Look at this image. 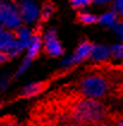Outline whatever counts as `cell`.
<instances>
[{
	"label": "cell",
	"instance_id": "6da1fadb",
	"mask_svg": "<svg viewBox=\"0 0 123 126\" xmlns=\"http://www.w3.org/2000/svg\"><path fill=\"white\" fill-rule=\"evenodd\" d=\"M106 108L96 98L81 97L71 107V118L80 125H96L104 120Z\"/></svg>",
	"mask_w": 123,
	"mask_h": 126
},
{
	"label": "cell",
	"instance_id": "7a4b0ae2",
	"mask_svg": "<svg viewBox=\"0 0 123 126\" xmlns=\"http://www.w3.org/2000/svg\"><path fill=\"white\" fill-rule=\"evenodd\" d=\"M110 90V83L109 80L99 75V73H92L81 79L80 82V91L85 97L90 98H100L104 97Z\"/></svg>",
	"mask_w": 123,
	"mask_h": 126
},
{
	"label": "cell",
	"instance_id": "3957f363",
	"mask_svg": "<svg viewBox=\"0 0 123 126\" xmlns=\"http://www.w3.org/2000/svg\"><path fill=\"white\" fill-rule=\"evenodd\" d=\"M22 17L19 9L10 2H2L0 6V24L9 30H17L22 27Z\"/></svg>",
	"mask_w": 123,
	"mask_h": 126
},
{
	"label": "cell",
	"instance_id": "277c9868",
	"mask_svg": "<svg viewBox=\"0 0 123 126\" xmlns=\"http://www.w3.org/2000/svg\"><path fill=\"white\" fill-rule=\"evenodd\" d=\"M43 45H44V52L47 53L49 57H60L65 52L61 42L57 39L56 31L54 29L49 30L47 34L44 35Z\"/></svg>",
	"mask_w": 123,
	"mask_h": 126
},
{
	"label": "cell",
	"instance_id": "5b68a950",
	"mask_svg": "<svg viewBox=\"0 0 123 126\" xmlns=\"http://www.w3.org/2000/svg\"><path fill=\"white\" fill-rule=\"evenodd\" d=\"M93 47H95V45L91 43L90 41L81 42V43L78 46V48L75 49L73 57L67 59L66 61L63 63V65H66V66H73V65H75V64H79V63L86 60V59H88L91 57V53H92Z\"/></svg>",
	"mask_w": 123,
	"mask_h": 126
},
{
	"label": "cell",
	"instance_id": "8992f818",
	"mask_svg": "<svg viewBox=\"0 0 123 126\" xmlns=\"http://www.w3.org/2000/svg\"><path fill=\"white\" fill-rule=\"evenodd\" d=\"M19 13H20V17L22 20L26 24H31L34 22H36L37 18L39 17V9L36 5V2H34L32 0H26V1H23L20 5H19Z\"/></svg>",
	"mask_w": 123,
	"mask_h": 126
},
{
	"label": "cell",
	"instance_id": "52a82bcc",
	"mask_svg": "<svg viewBox=\"0 0 123 126\" xmlns=\"http://www.w3.org/2000/svg\"><path fill=\"white\" fill-rule=\"evenodd\" d=\"M41 48H42V36L39 32H34V36H32V41L31 43L29 45V47L26 48V57L29 60H34V59L37 57L41 52Z\"/></svg>",
	"mask_w": 123,
	"mask_h": 126
},
{
	"label": "cell",
	"instance_id": "ba28073f",
	"mask_svg": "<svg viewBox=\"0 0 123 126\" xmlns=\"http://www.w3.org/2000/svg\"><path fill=\"white\" fill-rule=\"evenodd\" d=\"M90 58L93 61H106L108 59L111 58V48L103 46V45L95 46Z\"/></svg>",
	"mask_w": 123,
	"mask_h": 126
},
{
	"label": "cell",
	"instance_id": "9c48e42d",
	"mask_svg": "<svg viewBox=\"0 0 123 126\" xmlns=\"http://www.w3.org/2000/svg\"><path fill=\"white\" fill-rule=\"evenodd\" d=\"M16 39L20 43V46L24 49H26L29 47V45L31 43L32 41V36H34V32L30 29L25 28V27H20L19 29H17L16 31Z\"/></svg>",
	"mask_w": 123,
	"mask_h": 126
},
{
	"label": "cell",
	"instance_id": "30bf717a",
	"mask_svg": "<svg viewBox=\"0 0 123 126\" xmlns=\"http://www.w3.org/2000/svg\"><path fill=\"white\" fill-rule=\"evenodd\" d=\"M44 84L43 83H31V84H28L26 87L23 89V91H22V95L24 97H34L38 95L43 89H44Z\"/></svg>",
	"mask_w": 123,
	"mask_h": 126
},
{
	"label": "cell",
	"instance_id": "8fae6325",
	"mask_svg": "<svg viewBox=\"0 0 123 126\" xmlns=\"http://www.w3.org/2000/svg\"><path fill=\"white\" fill-rule=\"evenodd\" d=\"M99 23L104 24V25L112 27L117 23V13L114 12V11H110V12H106L104 15H102L99 17Z\"/></svg>",
	"mask_w": 123,
	"mask_h": 126
},
{
	"label": "cell",
	"instance_id": "7c38bea8",
	"mask_svg": "<svg viewBox=\"0 0 123 126\" xmlns=\"http://www.w3.org/2000/svg\"><path fill=\"white\" fill-rule=\"evenodd\" d=\"M78 20L83 24H95V23H98L99 22V18L92 15V13H85V12H80L78 13Z\"/></svg>",
	"mask_w": 123,
	"mask_h": 126
},
{
	"label": "cell",
	"instance_id": "4fadbf2b",
	"mask_svg": "<svg viewBox=\"0 0 123 126\" xmlns=\"http://www.w3.org/2000/svg\"><path fill=\"white\" fill-rule=\"evenodd\" d=\"M53 12H54V5L50 4V2L44 4L41 12H39V19H41V22H47L51 17Z\"/></svg>",
	"mask_w": 123,
	"mask_h": 126
},
{
	"label": "cell",
	"instance_id": "5bb4252c",
	"mask_svg": "<svg viewBox=\"0 0 123 126\" xmlns=\"http://www.w3.org/2000/svg\"><path fill=\"white\" fill-rule=\"evenodd\" d=\"M111 57L116 59H123V43L115 45L111 47Z\"/></svg>",
	"mask_w": 123,
	"mask_h": 126
},
{
	"label": "cell",
	"instance_id": "9a60e30c",
	"mask_svg": "<svg viewBox=\"0 0 123 126\" xmlns=\"http://www.w3.org/2000/svg\"><path fill=\"white\" fill-rule=\"evenodd\" d=\"M91 2H93V0H71V5L74 9H83L88 6Z\"/></svg>",
	"mask_w": 123,
	"mask_h": 126
},
{
	"label": "cell",
	"instance_id": "2e32d148",
	"mask_svg": "<svg viewBox=\"0 0 123 126\" xmlns=\"http://www.w3.org/2000/svg\"><path fill=\"white\" fill-rule=\"evenodd\" d=\"M30 64H31V60H29L28 58L23 59V61H22V64H20V66H19V68H18V71L16 72V77L22 76V75H23V73L29 68Z\"/></svg>",
	"mask_w": 123,
	"mask_h": 126
},
{
	"label": "cell",
	"instance_id": "e0dca14e",
	"mask_svg": "<svg viewBox=\"0 0 123 126\" xmlns=\"http://www.w3.org/2000/svg\"><path fill=\"white\" fill-rule=\"evenodd\" d=\"M112 10L117 15L123 16V0H115L114 4H112Z\"/></svg>",
	"mask_w": 123,
	"mask_h": 126
},
{
	"label": "cell",
	"instance_id": "ac0fdd59",
	"mask_svg": "<svg viewBox=\"0 0 123 126\" xmlns=\"http://www.w3.org/2000/svg\"><path fill=\"white\" fill-rule=\"evenodd\" d=\"M112 28H114V30L117 32V35H118V36L123 40V24H122V23H121V22L116 23L115 25H112Z\"/></svg>",
	"mask_w": 123,
	"mask_h": 126
},
{
	"label": "cell",
	"instance_id": "d6986e66",
	"mask_svg": "<svg viewBox=\"0 0 123 126\" xmlns=\"http://www.w3.org/2000/svg\"><path fill=\"white\" fill-rule=\"evenodd\" d=\"M10 59L9 54L6 53V52H4V50H0V64H4L5 61H7Z\"/></svg>",
	"mask_w": 123,
	"mask_h": 126
},
{
	"label": "cell",
	"instance_id": "ffe728a7",
	"mask_svg": "<svg viewBox=\"0 0 123 126\" xmlns=\"http://www.w3.org/2000/svg\"><path fill=\"white\" fill-rule=\"evenodd\" d=\"M114 126H123V115H118L115 119Z\"/></svg>",
	"mask_w": 123,
	"mask_h": 126
},
{
	"label": "cell",
	"instance_id": "44dd1931",
	"mask_svg": "<svg viewBox=\"0 0 123 126\" xmlns=\"http://www.w3.org/2000/svg\"><path fill=\"white\" fill-rule=\"evenodd\" d=\"M7 84H9V79H7V77H2V79L0 80V89H6Z\"/></svg>",
	"mask_w": 123,
	"mask_h": 126
},
{
	"label": "cell",
	"instance_id": "7402d4cb",
	"mask_svg": "<svg viewBox=\"0 0 123 126\" xmlns=\"http://www.w3.org/2000/svg\"><path fill=\"white\" fill-rule=\"evenodd\" d=\"M0 126H22V125L16 123V121H6V123H2Z\"/></svg>",
	"mask_w": 123,
	"mask_h": 126
},
{
	"label": "cell",
	"instance_id": "603a6c76",
	"mask_svg": "<svg viewBox=\"0 0 123 126\" xmlns=\"http://www.w3.org/2000/svg\"><path fill=\"white\" fill-rule=\"evenodd\" d=\"M110 0H93V2L96 4H99V5H104V4H108Z\"/></svg>",
	"mask_w": 123,
	"mask_h": 126
},
{
	"label": "cell",
	"instance_id": "cb8c5ba5",
	"mask_svg": "<svg viewBox=\"0 0 123 126\" xmlns=\"http://www.w3.org/2000/svg\"><path fill=\"white\" fill-rule=\"evenodd\" d=\"M120 22H121V23H122V24H123V19H122V20H120Z\"/></svg>",
	"mask_w": 123,
	"mask_h": 126
},
{
	"label": "cell",
	"instance_id": "d4e9b609",
	"mask_svg": "<svg viewBox=\"0 0 123 126\" xmlns=\"http://www.w3.org/2000/svg\"><path fill=\"white\" fill-rule=\"evenodd\" d=\"M1 5H2V2H1V1H0V6H1Z\"/></svg>",
	"mask_w": 123,
	"mask_h": 126
},
{
	"label": "cell",
	"instance_id": "484cf974",
	"mask_svg": "<svg viewBox=\"0 0 123 126\" xmlns=\"http://www.w3.org/2000/svg\"><path fill=\"white\" fill-rule=\"evenodd\" d=\"M122 67H123V66H122ZM121 71H122V72H123V68H121Z\"/></svg>",
	"mask_w": 123,
	"mask_h": 126
}]
</instances>
